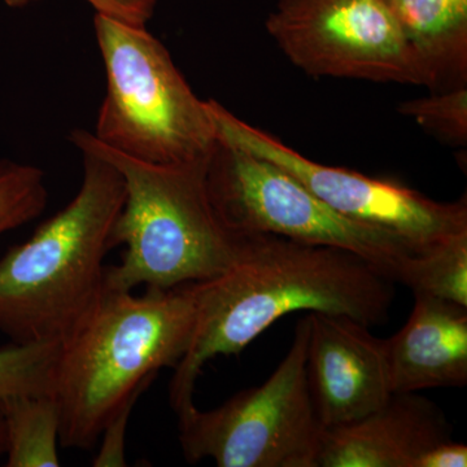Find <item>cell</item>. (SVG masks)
Here are the masks:
<instances>
[{
  "label": "cell",
  "instance_id": "6da1fadb",
  "mask_svg": "<svg viewBox=\"0 0 467 467\" xmlns=\"http://www.w3.org/2000/svg\"><path fill=\"white\" fill-rule=\"evenodd\" d=\"M393 284L352 252L272 234L243 235L226 272L192 284L195 328L169 384L175 414L195 404L196 380L209 359L239 355L279 318L301 310L347 316L368 327L383 324Z\"/></svg>",
  "mask_w": 467,
  "mask_h": 467
},
{
  "label": "cell",
  "instance_id": "7a4b0ae2",
  "mask_svg": "<svg viewBox=\"0 0 467 467\" xmlns=\"http://www.w3.org/2000/svg\"><path fill=\"white\" fill-rule=\"evenodd\" d=\"M73 201L0 259V331L12 342H69L106 292L104 259L125 202L122 175L86 147Z\"/></svg>",
  "mask_w": 467,
  "mask_h": 467
},
{
  "label": "cell",
  "instance_id": "3957f363",
  "mask_svg": "<svg viewBox=\"0 0 467 467\" xmlns=\"http://www.w3.org/2000/svg\"><path fill=\"white\" fill-rule=\"evenodd\" d=\"M196 322L193 285L104 292L94 315L61 346L52 398L61 447L92 450L101 432L164 368H177Z\"/></svg>",
  "mask_w": 467,
  "mask_h": 467
},
{
  "label": "cell",
  "instance_id": "277c9868",
  "mask_svg": "<svg viewBox=\"0 0 467 467\" xmlns=\"http://www.w3.org/2000/svg\"><path fill=\"white\" fill-rule=\"evenodd\" d=\"M70 140L106 159L124 180L125 202L112 241L113 247L125 245V252L119 265L107 267L106 290H168L204 282L238 259L243 235L230 232L212 205L209 160L149 164L107 149L82 129L73 130Z\"/></svg>",
  "mask_w": 467,
  "mask_h": 467
},
{
  "label": "cell",
  "instance_id": "5b68a950",
  "mask_svg": "<svg viewBox=\"0 0 467 467\" xmlns=\"http://www.w3.org/2000/svg\"><path fill=\"white\" fill-rule=\"evenodd\" d=\"M106 69L95 140L155 165L207 161L218 138L208 100L199 99L173 58L146 26L95 14Z\"/></svg>",
  "mask_w": 467,
  "mask_h": 467
},
{
  "label": "cell",
  "instance_id": "8992f818",
  "mask_svg": "<svg viewBox=\"0 0 467 467\" xmlns=\"http://www.w3.org/2000/svg\"><path fill=\"white\" fill-rule=\"evenodd\" d=\"M207 189L217 216L238 235L272 234L340 248L393 282H401L420 254L391 234L344 217L278 165L221 140L208 161Z\"/></svg>",
  "mask_w": 467,
  "mask_h": 467
},
{
  "label": "cell",
  "instance_id": "52a82bcc",
  "mask_svg": "<svg viewBox=\"0 0 467 467\" xmlns=\"http://www.w3.org/2000/svg\"><path fill=\"white\" fill-rule=\"evenodd\" d=\"M308 318L297 321L287 355L265 383L211 410L196 405L178 416L180 442L190 463L218 467H318L321 435L306 378Z\"/></svg>",
  "mask_w": 467,
  "mask_h": 467
},
{
  "label": "cell",
  "instance_id": "ba28073f",
  "mask_svg": "<svg viewBox=\"0 0 467 467\" xmlns=\"http://www.w3.org/2000/svg\"><path fill=\"white\" fill-rule=\"evenodd\" d=\"M208 109L218 140L285 169L344 217L391 234L420 254L467 234L466 196L436 202L396 181L313 161L218 101L209 99Z\"/></svg>",
  "mask_w": 467,
  "mask_h": 467
},
{
  "label": "cell",
  "instance_id": "9c48e42d",
  "mask_svg": "<svg viewBox=\"0 0 467 467\" xmlns=\"http://www.w3.org/2000/svg\"><path fill=\"white\" fill-rule=\"evenodd\" d=\"M265 26L306 75L425 86L384 0H278Z\"/></svg>",
  "mask_w": 467,
  "mask_h": 467
},
{
  "label": "cell",
  "instance_id": "30bf717a",
  "mask_svg": "<svg viewBox=\"0 0 467 467\" xmlns=\"http://www.w3.org/2000/svg\"><path fill=\"white\" fill-rule=\"evenodd\" d=\"M306 378L324 429L342 426L383 407L393 395L386 339L342 315L308 312Z\"/></svg>",
  "mask_w": 467,
  "mask_h": 467
},
{
  "label": "cell",
  "instance_id": "8fae6325",
  "mask_svg": "<svg viewBox=\"0 0 467 467\" xmlns=\"http://www.w3.org/2000/svg\"><path fill=\"white\" fill-rule=\"evenodd\" d=\"M451 429L434 402L413 393H393L368 416L324 429L318 467H416Z\"/></svg>",
  "mask_w": 467,
  "mask_h": 467
},
{
  "label": "cell",
  "instance_id": "7c38bea8",
  "mask_svg": "<svg viewBox=\"0 0 467 467\" xmlns=\"http://www.w3.org/2000/svg\"><path fill=\"white\" fill-rule=\"evenodd\" d=\"M407 324L386 339L393 393L467 383V306L414 294Z\"/></svg>",
  "mask_w": 467,
  "mask_h": 467
},
{
  "label": "cell",
  "instance_id": "4fadbf2b",
  "mask_svg": "<svg viewBox=\"0 0 467 467\" xmlns=\"http://www.w3.org/2000/svg\"><path fill=\"white\" fill-rule=\"evenodd\" d=\"M431 92L467 86V0H384Z\"/></svg>",
  "mask_w": 467,
  "mask_h": 467
},
{
  "label": "cell",
  "instance_id": "5bb4252c",
  "mask_svg": "<svg viewBox=\"0 0 467 467\" xmlns=\"http://www.w3.org/2000/svg\"><path fill=\"white\" fill-rule=\"evenodd\" d=\"M7 467H57L60 414L51 395L24 396L2 410Z\"/></svg>",
  "mask_w": 467,
  "mask_h": 467
},
{
  "label": "cell",
  "instance_id": "9a60e30c",
  "mask_svg": "<svg viewBox=\"0 0 467 467\" xmlns=\"http://www.w3.org/2000/svg\"><path fill=\"white\" fill-rule=\"evenodd\" d=\"M400 284L413 294L467 306V234L411 257Z\"/></svg>",
  "mask_w": 467,
  "mask_h": 467
},
{
  "label": "cell",
  "instance_id": "2e32d148",
  "mask_svg": "<svg viewBox=\"0 0 467 467\" xmlns=\"http://www.w3.org/2000/svg\"><path fill=\"white\" fill-rule=\"evenodd\" d=\"M61 344L12 342L0 348V416L3 408L24 396L51 395Z\"/></svg>",
  "mask_w": 467,
  "mask_h": 467
},
{
  "label": "cell",
  "instance_id": "e0dca14e",
  "mask_svg": "<svg viewBox=\"0 0 467 467\" xmlns=\"http://www.w3.org/2000/svg\"><path fill=\"white\" fill-rule=\"evenodd\" d=\"M45 173L32 165L0 161V234L30 223L45 211Z\"/></svg>",
  "mask_w": 467,
  "mask_h": 467
},
{
  "label": "cell",
  "instance_id": "ac0fdd59",
  "mask_svg": "<svg viewBox=\"0 0 467 467\" xmlns=\"http://www.w3.org/2000/svg\"><path fill=\"white\" fill-rule=\"evenodd\" d=\"M399 112L444 142L453 146L467 142V86L405 101L399 106Z\"/></svg>",
  "mask_w": 467,
  "mask_h": 467
},
{
  "label": "cell",
  "instance_id": "d6986e66",
  "mask_svg": "<svg viewBox=\"0 0 467 467\" xmlns=\"http://www.w3.org/2000/svg\"><path fill=\"white\" fill-rule=\"evenodd\" d=\"M11 8H23L39 0H3ZM94 7L97 14L124 21L131 26H146L158 0H86Z\"/></svg>",
  "mask_w": 467,
  "mask_h": 467
},
{
  "label": "cell",
  "instance_id": "ffe728a7",
  "mask_svg": "<svg viewBox=\"0 0 467 467\" xmlns=\"http://www.w3.org/2000/svg\"><path fill=\"white\" fill-rule=\"evenodd\" d=\"M135 402L137 400L128 402L124 408L119 409L103 430L100 436L103 441H101L99 453L92 461V466H126V430H128L129 417H130Z\"/></svg>",
  "mask_w": 467,
  "mask_h": 467
},
{
  "label": "cell",
  "instance_id": "44dd1931",
  "mask_svg": "<svg viewBox=\"0 0 467 467\" xmlns=\"http://www.w3.org/2000/svg\"><path fill=\"white\" fill-rule=\"evenodd\" d=\"M467 447L445 439L429 448L417 461L416 467H466Z\"/></svg>",
  "mask_w": 467,
  "mask_h": 467
},
{
  "label": "cell",
  "instance_id": "7402d4cb",
  "mask_svg": "<svg viewBox=\"0 0 467 467\" xmlns=\"http://www.w3.org/2000/svg\"><path fill=\"white\" fill-rule=\"evenodd\" d=\"M5 448H7V441H5V429L3 418L0 416V456L5 454Z\"/></svg>",
  "mask_w": 467,
  "mask_h": 467
}]
</instances>
